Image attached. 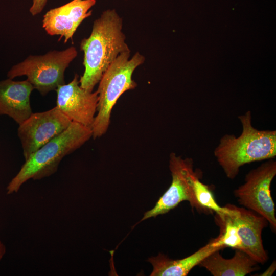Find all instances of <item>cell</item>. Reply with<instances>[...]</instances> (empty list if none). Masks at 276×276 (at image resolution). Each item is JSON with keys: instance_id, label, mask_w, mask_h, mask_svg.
Instances as JSON below:
<instances>
[{"instance_id": "cell-1", "label": "cell", "mask_w": 276, "mask_h": 276, "mask_svg": "<svg viewBox=\"0 0 276 276\" xmlns=\"http://www.w3.org/2000/svg\"><path fill=\"white\" fill-rule=\"evenodd\" d=\"M123 19L114 9H108L96 19L88 38L80 43L85 70L80 86L93 91L103 75L121 53L130 51L123 32Z\"/></svg>"}, {"instance_id": "cell-2", "label": "cell", "mask_w": 276, "mask_h": 276, "mask_svg": "<svg viewBox=\"0 0 276 276\" xmlns=\"http://www.w3.org/2000/svg\"><path fill=\"white\" fill-rule=\"evenodd\" d=\"M242 126L236 137L226 134L220 140L214 154L226 176L234 179L240 168L246 164L274 158L276 156V131L259 130L252 125L250 110L238 117Z\"/></svg>"}, {"instance_id": "cell-3", "label": "cell", "mask_w": 276, "mask_h": 276, "mask_svg": "<svg viewBox=\"0 0 276 276\" xmlns=\"http://www.w3.org/2000/svg\"><path fill=\"white\" fill-rule=\"evenodd\" d=\"M93 136L91 128L72 122L63 132L34 152L6 187V193H16L30 179L40 180L58 170L62 159L80 148Z\"/></svg>"}, {"instance_id": "cell-4", "label": "cell", "mask_w": 276, "mask_h": 276, "mask_svg": "<svg viewBox=\"0 0 276 276\" xmlns=\"http://www.w3.org/2000/svg\"><path fill=\"white\" fill-rule=\"evenodd\" d=\"M130 51L121 53L103 75L98 90L97 114L91 126L94 139L106 133L110 122L112 109L120 96L134 89L136 83L132 78L135 70L142 64L144 56L137 52L130 58Z\"/></svg>"}, {"instance_id": "cell-5", "label": "cell", "mask_w": 276, "mask_h": 276, "mask_svg": "<svg viewBox=\"0 0 276 276\" xmlns=\"http://www.w3.org/2000/svg\"><path fill=\"white\" fill-rule=\"evenodd\" d=\"M77 56L74 47L62 51H50L43 55H30L13 66L8 72V78L26 76V79L42 95L64 84V72Z\"/></svg>"}, {"instance_id": "cell-6", "label": "cell", "mask_w": 276, "mask_h": 276, "mask_svg": "<svg viewBox=\"0 0 276 276\" xmlns=\"http://www.w3.org/2000/svg\"><path fill=\"white\" fill-rule=\"evenodd\" d=\"M276 175V162L268 159L245 175L244 182L234 191L238 202L264 217L276 229L275 204L270 186Z\"/></svg>"}, {"instance_id": "cell-7", "label": "cell", "mask_w": 276, "mask_h": 276, "mask_svg": "<svg viewBox=\"0 0 276 276\" xmlns=\"http://www.w3.org/2000/svg\"><path fill=\"white\" fill-rule=\"evenodd\" d=\"M169 169L172 176L170 187L154 207L145 212L140 221L167 213L184 201H188L192 208H195L203 213L195 198L193 190L192 175L194 171L193 159L190 158L183 159L175 153H171Z\"/></svg>"}, {"instance_id": "cell-8", "label": "cell", "mask_w": 276, "mask_h": 276, "mask_svg": "<svg viewBox=\"0 0 276 276\" xmlns=\"http://www.w3.org/2000/svg\"><path fill=\"white\" fill-rule=\"evenodd\" d=\"M72 122L56 106L45 111L32 113L19 125L17 130L25 160L63 132Z\"/></svg>"}, {"instance_id": "cell-9", "label": "cell", "mask_w": 276, "mask_h": 276, "mask_svg": "<svg viewBox=\"0 0 276 276\" xmlns=\"http://www.w3.org/2000/svg\"><path fill=\"white\" fill-rule=\"evenodd\" d=\"M78 77L76 74L69 83L57 87L56 106L72 122L91 128L97 109L98 93L82 88Z\"/></svg>"}, {"instance_id": "cell-10", "label": "cell", "mask_w": 276, "mask_h": 276, "mask_svg": "<svg viewBox=\"0 0 276 276\" xmlns=\"http://www.w3.org/2000/svg\"><path fill=\"white\" fill-rule=\"evenodd\" d=\"M225 206L231 210L227 215L237 229L242 241V251L258 264H264L268 256L263 246L262 233L268 222L263 216L247 209L231 204Z\"/></svg>"}, {"instance_id": "cell-11", "label": "cell", "mask_w": 276, "mask_h": 276, "mask_svg": "<svg viewBox=\"0 0 276 276\" xmlns=\"http://www.w3.org/2000/svg\"><path fill=\"white\" fill-rule=\"evenodd\" d=\"M96 0H72L68 3L50 9L43 16L42 27L50 35H60L64 43L73 36L85 18L91 15V8Z\"/></svg>"}, {"instance_id": "cell-12", "label": "cell", "mask_w": 276, "mask_h": 276, "mask_svg": "<svg viewBox=\"0 0 276 276\" xmlns=\"http://www.w3.org/2000/svg\"><path fill=\"white\" fill-rule=\"evenodd\" d=\"M34 89L27 80L0 81V115L10 117L18 125L23 123L33 113L30 98Z\"/></svg>"}, {"instance_id": "cell-13", "label": "cell", "mask_w": 276, "mask_h": 276, "mask_svg": "<svg viewBox=\"0 0 276 276\" xmlns=\"http://www.w3.org/2000/svg\"><path fill=\"white\" fill-rule=\"evenodd\" d=\"M219 251L210 254L198 265L213 276H244L259 269L258 263L242 250L235 249L230 259L224 258Z\"/></svg>"}, {"instance_id": "cell-14", "label": "cell", "mask_w": 276, "mask_h": 276, "mask_svg": "<svg viewBox=\"0 0 276 276\" xmlns=\"http://www.w3.org/2000/svg\"><path fill=\"white\" fill-rule=\"evenodd\" d=\"M213 245L212 240L194 253L181 259L173 260L159 253L147 261L153 266L151 276H186L211 253L221 250Z\"/></svg>"}, {"instance_id": "cell-15", "label": "cell", "mask_w": 276, "mask_h": 276, "mask_svg": "<svg viewBox=\"0 0 276 276\" xmlns=\"http://www.w3.org/2000/svg\"><path fill=\"white\" fill-rule=\"evenodd\" d=\"M201 176L200 171H194L192 175V184L195 198L203 213L230 214L231 210L228 208L225 205L221 206L217 203L209 186L200 181Z\"/></svg>"}, {"instance_id": "cell-16", "label": "cell", "mask_w": 276, "mask_h": 276, "mask_svg": "<svg viewBox=\"0 0 276 276\" xmlns=\"http://www.w3.org/2000/svg\"><path fill=\"white\" fill-rule=\"evenodd\" d=\"M215 222L220 228V234L212 239L214 246L221 249L231 247L242 250V244L237 229L227 214L215 213Z\"/></svg>"}, {"instance_id": "cell-17", "label": "cell", "mask_w": 276, "mask_h": 276, "mask_svg": "<svg viewBox=\"0 0 276 276\" xmlns=\"http://www.w3.org/2000/svg\"><path fill=\"white\" fill-rule=\"evenodd\" d=\"M48 0H33L32 6L30 9L31 14L35 16L40 13L44 8Z\"/></svg>"}, {"instance_id": "cell-18", "label": "cell", "mask_w": 276, "mask_h": 276, "mask_svg": "<svg viewBox=\"0 0 276 276\" xmlns=\"http://www.w3.org/2000/svg\"><path fill=\"white\" fill-rule=\"evenodd\" d=\"M276 270V262L273 261L269 266L262 273L259 274H255L254 275L257 276H271L272 275Z\"/></svg>"}, {"instance_id": "cell-19", "label": "cell", "mask_w": 276, "mask_h": 276, "mask_svg": "<svg viewBox=\"0 0 276 276\" xmlns=\"http://www.w3.org/2000/svg\"><path fill=\"white\" fill-rule=\"evenodd\" d=\"M6 247L0 239V261L6 253Z\"/></svg>"}]
</instances>
